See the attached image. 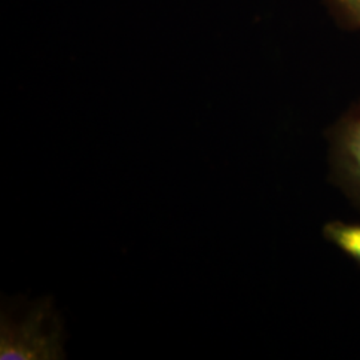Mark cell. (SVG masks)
<instances>
[{"instance_id":"277c9868","label":"cell","mask_w":360,"mask_h":360,"mask_svg":"<svg viewBox=\"0 0 360 360\" xmlns=\"http://www.w3.org/2000/svg\"><path fill=\"white\" fill-rule=\"evenodd\" d=\"M336 19L351 30L360 31V0H326Z\"/></svg>"},{"instance_id":"3957f363","label":"cell","mask_w":360,"mask_h":360,"mask_svg":"<svg viewBox=\"0 0 360 360\" xmlns=\"http://www.w3.org/2000/svg\"><path fill=\"white\" fill-rule=\"evenodd\" d=\"M324 238L360 266V224L331 221L324 226Z\"/></svg>"},{"instance_id":"6da1fadb","label":"cell","mask_w":360,"mask_h":360,"mask_svg":"<svg viewBox=\"0 0 360 360\" xmlns=\"http://www.w3.org/2000/svg\"><path fill=\"white\" fill-rule=\"evenodd\" d=\"M62 330L56 312L47 302L28 304L3 318V360L58 359L62 355Z\"/></svg>"},{"instance_id":"7a4b0ae2","label":"cell","mask_w":360,"mask_h":360,"mask_svg":"<svg viewBox=\"0 0 360 360\" xmlns=\"http://www.w3.org/2000/svg\"><path fill=\"white\" fill-rule=\"evenodd\" d=\"M330 141L338 181L360 205V103L335 124Z\"/></svg>"}]
</instances>
